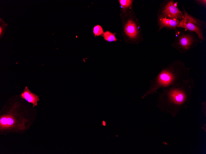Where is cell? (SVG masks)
<instances>
[{"instance_id":"obj_1","label":"cell","mask_w":206,"mask_h":154,"mask_svg":"<svg viewBox=\"0 0 206 154\" xmlns=\"http://www.w3.org/2000/svg\"><path fill=\"white\" fill-rule=\"evenodd\" d=\"M195 87L194 79L191 77L181 83L162 88L159 93L157 107L161 112L175 117L182 109L187 107Z\"/></svg>"},{"instance_id":"obj_2","label":"cell","mask_w":206,"mask_h":154,"mask_svg":"<svg viewBox=\"0 0 206 154\" xmlns=\"http://www.w3.org/2000/svg\"><path fill=\"white\" fill-rule=\"evenodd\" d=\"M191 77L189 69L179 63L172 64L162 69L150 81L149 88L142 98L157 93L160 88L181 83Z\"/></svg>"},{"instance_id":"obj_3","label":"cell","mask_w":206,"mask_h":154,"mask_svg":"<svg viewBox=\"0 0 206 154\" xmlns=\"http://www.w3.org/2000/svg\"><path fill=\"white\" fill-rule=\"evenodd\" d=\"M177 2L171 1L168 2L163 11L164 16L170 19H181L185 18L182 12L177 7Z\"/></svg>"},{"instance_id":"obj_4","label":"cell","mask_w":206,"mask_h":154,"mask_svg":"<svg viewBox=\"0 0 206 154\" xmlns=\"http://www.w3.org/2000/svg\"><path fill=\"white\" fill-rule=\"evenodd\" d=\"M178 27L185 28L189 30L195 32L197 34L199 38L201 40L204 39L200 29L187 17H185V18L182 19L179 23Z\"/></svg>"},{"instance_id":"obj_5","label":"cell","mask_w":206,"mask_h":154,"mask_svg":"<svg viewBox=\"0 0 206 154\" xmlns=\"http://www.w3.org/2000/svg\"><path fill=\"white\" fill-rule=\"evenodd\" d=\"M124 31L126 35L130 39L134 40L137 38L138 30L135 23L132 19H129L126 22Z\"/></svg>"},{"instance_id":"obj_6","label":"cell","mask_w":206,"mask_h":154,"mask_svg":"<svg viewBox=\"0 0 206 154\" xmlns=\"http://www.w3.org/2000/svg\"><path fill=\"white\" fill-rule=\"evenodd\" d=\"M16 120L11 115H6L0 117V129H3L12 128L15 126Z\"/></svg>"},{"instance_id":"obj_7","label":"cell","mask_w":206,"mask_h":154,"mask_svg":"<svg viewBox=\"0 0 206 154\" xmlns=\"http://www.w3.org/2000/svg\"><path fill=\"white\" fill-rule=\"evenodd\" d=\"M20 97L29 103H32L33 107L37 105V102L39 100V97L30 91L27 86L21 94Z\"/></svg>"},{"instance_id":"obj_8","label":"cell","mask_w":206,"mask_h":154,"mask_svg":"<svg viewBox=\"0 0 206 154\" xmlns=\"http://www.w3.org/2000/svg\"><path fill=\"white\" fill-rule=\"evenodd\" d=\"M193 42V39L191 36L188 35H182L179 38V46L182 50H188L192 46Z\"/></svg>"},{"instance_id":"obj_9","label":"cell","mask_w":206,"mask_h":154,"mask_svg":"<svg viewBox=\"0 0 206 154\" xmlns=\"http://www.w3.org/2000/svg\"><path fill=\"white\" fill-rule=\"evenodd\" d=\"M159 21L161 27H167L171 28H175L178 26L179 23L178 19H170L162 16L159 17Z\"/></svg>"},{"instance_id":"obj_10","label":"cell","mask_w":206,"mask_h":154,"mask_svg":"<svg viewBox=\"0 0 206 154\" xmlns=\"http://www.w3.org/2000/svg\"><path fill=\"white\" fill-rule=\"evenodd\" d=\"M109 31H107L103 33L102 36L104 39L108 42L116 41L117 40L116 38L115 34Z\"/></svg>"},{"instance_id":"obj_11","label":"cell","mask_w":206,"mask_h":154,"mask_svg":"<svg viewBox=\"0 0 206 154\" xmlns=\"http://www.w3.org/2000/svg\"><path fill=\"white\" fill-rule=\"evenodd\" d=\"M93 34H94L95 37L101 35L103 33V30L101 26L99 25H96L93 28Z\"/></svg>"},{"instance_id":"obj_12","label":"cell","mask_w":206,"mask_h":154,"mask_svg":"<svg viewBox=\"0 0 206 154\" xmlns=\"http://www.w3.org/2000/svg\"><path fill=\"white\" fill-rule=\"evenodd\" d=\"M132 0H120L119 2L120 5L122 7L124 10L131 6L132 4Z\"/></svg>"},{"instance_id":"obj_13","label":"cell","mask_w":206,"mask_h":154,"mask_svg":"<svg viewBox=\"0 0 206 154\" xmlns=\"http://www.w3.org/2000/svg\"><path fill=\"white\" fill-rule=\"evenodd\" d=\"M201 110L204 116L206 117V102L204 101L201 104Z\"/></svg>"},{"instance_id":"obj_14","label":"cell","mask_w":206,"mask_h":154,"mask_svg":"<svg viewBox=\"0 0 206 154\" xmlns=\"http://www.w3.org/2000/svg\"><path fill=\"white\" fill-rule=\"evenodd\" d=\"M202 129L206 133V124H204L203 125L202 127H201Z\"/></svg>"}]
</instances>
